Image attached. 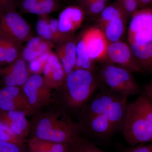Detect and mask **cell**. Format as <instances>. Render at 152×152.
<instances>
[{"instance_id":"6da1fadb","label":"cell","mask_w":152,"mask_h":152,"mask_svg":"<svg viewBox=\"0 0 152 152\" xmlns=\"http://www.w3.org/2000/svg\"><path fill=\"white\" fill-rule=\"evenodd\" d=\"M37 118L33 137L37 138L74 146L84 134L81 125L61 112L45 113Z\"/></svg>"},{"instance_id":"7a4b0ae2","label":"cell","mask_w":152,"mask_h":152,"mask_svg":"<svg viewBox=\"0 0 152 152\" xmlns=\"http://www.w3.org/2000/svg\"><path fill=\"white\" fill-rule=\"evenodd\" d=\"M122 132L132 146L152 142V101L142 93L128 103Z\"/></svg>"},{"instance_id":"3957f363","label":"cell","mask_w":152,"mask_h":152,"mask_svg":"<svg viewBox=\"0 0 152 152\" xmlns=\"http://www.w3.org/2000/svg\"><path fill=\"white\" fill-rule=\"evenodd\" d=\"M96 72L76 69L66 76L62 89V98L67 108L75 111L83 108L99 87Z\"/></svg>"},{"instance_id":"277c9868","label":"cell","mask_w":152,"mask_h":152,"mask_svg":"<svg viewBox=\"0 0 152 152\" xmlns=\"http://www.w3.org/2000/svg\"><path fill=\"white\" fill-rule=\"evenodd\" d=\"M124 122L121 111L113 104L107 109L81 120L79 123L83 127L84 134L95 139L104 140L122 132Z\"/></svg>"},{"instance_id":"5b68a950","label":"cell","mask_w":152,"mask_h":152,"mask_svg":"<svg viewBox=\"0 0 152 152\" xmlns=\"http://www.w3.org/2000/svg\"><path fill=\"white\" fill-rule=\"evenodd\" d=\"M99 87L126 96L140 94L141 90L132 72L120 66L105 63L97 74Z\"/></svg>"},{"instance_id":"8992f818","label":"cell","mask_w":152,"mask_h":152,"mask_svg":"<svg viewBox=\"0 0 152 152\" xmlns=\"http://www.w3.org/2000/svg\"><path fill=\"white\" fill-rule=\"evenodd\" d=\"M16 8L0 9V34L22 44L34 37L32 30Z\"/></svg>"},{"instance_id":"52a82bcc","label":"cell","mask_w":152,"mask_h":152,"mask_svg":"<svg viewBox=\"0 0 152 152\" xmlns=\"http://www.w3.org/2000/svg\"><path fill=\"white\" fill-rule=\"evenodd\" d=\"M21 88L24 96L33 111L55 102L51 89L47 86L42 76L32 74Z\"/></svg>"},{"instance_id":"ba28073f","label":"cell","mask_w":152,"mask_h":152,"mask_svg":"<svg viewBox=\"0 0 152 152\" xmlns=\"http://www.w3.org/2000/svg\"><path fill=\"white\" fill-rule=\"evenodd\" d=\"M129 44L152 42V9L137 10L132 15L128 29Z\"/></svg>"},{"instance_id":"9c48e42d","label":"cell","mask_w":152,"mask_h":152,"mask_svg":"<svg viewBox=\"0 0 152 152\" xmlns=\"http://www.w3.org/2000/svg\"><path fill=\"white\" fill-rule=\"evenodd\" d=\"M104 61L125 68L131 72L142 73L129 45L121 41L109 43Z\"/></svg>"},{"instance_id":"30bf717a","label":"cell","mask_w":152,"mask_h":152,"mask_svg":"<svg viewBox=\"0 0 152 152\" xmlns=\"http://www.w3.org/2000/svg\"><path fill=\"white\" fill-rule=\"evenodd\" d=\"M81 38L91 61H104L109 42L102 30L98 28H90L85 31Z\"/></svg>"},{"instance_id":"8fae6325","label":"cell","mask_w":152,"mask_h":152,"mask_svg":"<svg viewBox=\"0 0 152 152\" xmlns=\"http://www.w3.org/2000/svg\"><path fill=\"white\" fill-rule=\"evenodd\" d=\"M31 75L26 62L21 57L0 68V78L4 87H22Z\"/></svg>"},{"instance_id":"7c38bea8","label":"cell","mask_w":152,"mask_h":152,"mask_svg":"<svg viewBox=\"0 0 152 152\" xmlns=\"http://www.w3.org/2000/svg\"><path fill=\"white\" fill-rule=\"evenodd\" d=\"M43 73L44 81L50 89L58 90L61 88L65 78L66 74L58 57L52 51L49 52Z\"/></svg>"},{"instance_id":"4fadbf2b","label":"cell","mask_w":152,"mask_h":152,"mask_svg":"<svg viewBox=\"0 0 152 152\" xmlns=\"http://www.w3.org/2000/svg\"><path fill=\"white\" fill-rule=\"evenodd\" d=\"M84 18L83 10L77 6L66 8L59 15L58 25L60 31L66 36L71 34L81 26Z\"/></svg>"},{"instance_id":"5bb4252c","label":"cell","mask_w":152,"mask_h":152,"mask_svg":"<svg viewBox=\"0 0 152 152\" xmlns=\"http://www.w3.org/2000/svg\"><path fill=\"white\" fill-rule=\"evenodd\" d=\"M26 114L20 111L2 112L0 121L6 124L16 134L26 139L30 132V124Z\"/></svg>"},{"instance_id":"9a60e30c","label":"cell","mask_w":152,"mask_h":152,"mask_svg":"<svg viewBox=\"0 0 152 152\" xmlns=\"http://www.w3.org/2000/svg\"><path fill=\"white\" fill-rule=\"evenodd\" d=\"M64 68L66 76L75 69L76 58V43L69 38L57 45V54Z\"/></svg>"},{"instance_id":"2e32d148","label":"cell","mask_w":152,"mask_h":152,"mask_svg":"<svg viewBox=\"0 0 152 152\" xmlns=\"http://www.w3.org/2000/svg\"><path fill=\"white\" fill-rule=\"evenodd\" d=\"M129 45L142 73H152V42L129 44Z\"/></svg>"},{"instance_id":"e0dca14e","label":"cell","mask_w":152,"mask_h":152,"mask_svg":"<svg viewBox=\"0 0 152 152\" xmlns=\"http://www.w3.org/2000/svg\"><path fill=\"white\" fill-rule=\"evenodd\" d=\"M29 152H74V146L32 137L28 142Z\"/></svg>"},{"instance_id":"ac0fdd59","label":"cell","mask_w":152,"mask_h":152,"mask_svg":"<svg viewBox=\"0 0 152 152\" xmlns=\"http://www.w3.org/2000/svg\"><path fill=\"white\" fill-rule=\"evenodd\" d=\"M126 17L118 18L107 22L102 27L109 43L121 41L124 32Z\"/></svg>"},{"instance_id":"d6986e66","label":"cell","mask_w":152,"mask_h":152,"mask_svg":"<svg viewBox=\"0 0 152 152\" xmlns=\"http://www.w3.org/2000/svg\"><path fill=\"white\" fill-rule=\"evenodd\" d=\"M0 42L4 52L6 64L13 62L20 56L21 44L7 36L0 34Z\"/></svg>"},{"instance_id":"ffe728a7","label":"cell","mask_w":152,"mask_h":152,"mask_svg":"<svg viewBox=\"0 0 152 152\" xmlns=\"http://www.w3.org/2000/svg\"><path fill=\"white\" fill-rule=\"evenodd\" d=\"M76 56L77 58L75 69H79L96 72L94 62L90 59L86 44L81 37L76 43Z\"/></svg>"},{"instance_id":"44dd1931","label":"cell","mask_w":152,"mask_h":152,"mask_svg":"<svg viewBox=\"0 0 152 152\" xmlns=\"http://www.w3.org/2000/svg\"><path fill=\"white\" fill-rule=\"evenodd\" d=\"M54 47V44L43 39L37 46L33 48L25 47L21 53V57L26 62H30L35 59L41 55L51 51Z\"/></svg>"},{"instance_id":"7402d4cb","label":"cell","mask_w":152,"mask_h":152,"mask_svg":"<svg viewBox=\"0 0 152 152\" xmlns=\"http://www.w3.org/2000/svg\"><path fill=\"white\" fill-rule=\"evenodd\" d=\"M59 7L56 0H39L28 11L27 13L35 14L38 16L48 15L58 10Z\"/></svg>"},{"instance_id":"603a6c76","label":"cell","mask_w":152,"mask_h":152,"mask_svg":"<svg viewBox=\"0 0 152 152\" xmlns=\"http://www.w3.org/2000/svg\"><path fill=\"white\" fill-rule=\"evenodd\" d=\"M0 110L2 112L20 111L27 115L34 113L27 102L18 100H0Z\"/></svg>"},{"instance_id":"cb8c5ba5","label":"cell","mask_w":152,"mask_h":152,"mask_svg":"<svg viewBox=\"0 0 152 152\" xmlns=\"http://www.w3.org/2000/svg\"><path fill=\"white\" fill-rule=\"evenodd\" d=\"M100 15V24L102 26L106 23L117 18L126 17V15L121 6L118 5L105 7Z\"/></svg>"},{"instance_id":"d4e9b609","label":"cell","mask_w":152,"mask_h":152,"mask_svg":"<svg viewBox=\"0 0 152 152\" xmlns=\"http://www.w3.org/2000/svg\"><path fill=\"white\" fill-rule=\"evenodd\" d=\"M0 140L23 146L26 139L16 134L6 124L0 121Z\"/></svg>"},{"instance_id":"484cf974","label":"cell","mask_w":152,"mask_h":152,"mask_svg":"<svg viewBox=\"0 0 152 152\" xmlns=\"http://www.w3.org/2000/svg\"><path fill=\"white\" fill-rule=\"evenodd\" d=\"M11 100L27 102L22 91L21 87L5 86L0 89V100Z\"/></svg>"},{"instance_id":"4316f807","label":"cell","mask_w":152,"mask_h":152,"mask_svg":"<svg viewBox=\"0 0 152 152\" xmlns=\"http://www.w3.org/2000/svg\"><path fill=\"white\" fill-rule=\"evenodd\" d=\"M74 146V152H109L104 151L86 138L81 137Z\"/></svg>"},{"instance_id":"83f0119b","label":"cell","mask_w":152,"mask_h":152,"mask_svg":"<svg viewBox=\"0 0 152 152\" xmlns=\"http://www.w3.org/2000/svg\"><path fill=\"white\" fill-rule=\"evenodd\" d=\"M49 52L43 54L35 59L29 62V64L28 67L31 74L40 75L41 72L43 73L44 66L48 60Z\"/></svg>"},{"instance_id":"f1b7e54d","label":"cell","mask_w":152,"mask_h":152,"mask_svg":"<svg viewBox=\"0 0 152 152\" xmlns=\"http://www.w3.org/2000/svg\"><path fill=\"white\" fill-rule=\"evenodd\" d=\"M88 12L91 15L100 14L105 8V2L101 1L91 2L85 6Z\"/></svg>"},{"instance_id":"f546056e","label":"cell","mask_w":152,"mask_h":152,"mask_svg":"<svg viewBox=\"0 0 152 152\" xmlns=\"http://www.w3.org/2000/svg\"><path fill=\"white\" fill-rule=\"evenodd\" d=\"M0 152H26L23 146L0 140Z\"/></svg>"},{"instance_id":"4dcf8cb0","label":"cell","mask_w":152,"mask_h":152,"mask_svg":"<svg viewBox=\"0 0 152 152\" xmlns=\"http://www.w3.org/2000/svg\"><path fill=\"white\" fill-rule=\"evenodd\" d=\"M124 152H152V144H138L129 148Z\"/></svg>"},{"instance_id":"1f68e13d","label":"cell","mask_w":152,"mask_h":152,"mask_svg":"<svg viewBox=\"0 0 152 152\" xmlns=\"http://www.w3.org/2000/svg\"><path fill=\"white\" fill-rule=\"evenodd\" d=\"M39 0H22L20 9L23 13H27L28 11L36 4Z\"/></svg>"},{"instance_id":"d6a6232c","label":"cell","mask_w":152,"mask_h":152,"mask_svg":"<svg viewBox=\"0 0 152 152\" xmlns=\"http://www.w3.org/2000/svg\"><path fill=\"white\" fill-rule=\"evenodd\" d=\"M16 8V0H0V9Z\"/></svg>"},{"instance_id":"836d02e7","label":"cell","mask_w":152,"mask_h":152,"mask_svg":"<svg viewBox=\"0 0 152 152\" xmlns=\"http://www.w3.org/2000/svg\"><path fill=\"white\" fill-rule=\"evenodd\" d=\"M142 94L152 101V80L145 86Z\"/></svg>"},{"instance_id":"e575fe53","label":"cell","mask_w":152,"mask_h":152,"mask_svg":"<svg viewBox=\"0 0 152 152\" xmlns=\"http://www.w3.org/2000/svg\"><path fill=\"white\" fill-rule=\"evenodd\" d=\"M6 64L4 52L0 42V65Z\"/></svg>"},{"instance_id":"d590c367","label":"cell","mask_w":152,"mask_h":152,"mask_svg":"<svg viewBox=\"0 0 152 152\" xmlns=\"http://www.w3.org/2000/svg\"><path fill=\"white\" fill-rule=\"evenodd\" d=\"M108 0H83V4L85 6L91 2L96 1H101L106 2Z\"/></svg>"},{"instance_id":"8d00e7d4","label":"cell","mask_w":152,"mask_h":152,"mask_svg":"<svg viewBox=\"0 0 152 152\" xmlns=\"http://www.w3.org/2000/svg\"><path fill=\"white\" fill-rule=\"evenodd\" d=\"M138 1L142 5H147L151 2V0H138Z\"/></svg>"},{"instance_id":"74e56055","label":"cell","mask_w":152,"mask_h":152,"mask_svg":"<svg viewBox=\"0 0 152 152\" xmlns=\"http://www.w3.org/2000/svg\"><path fill=\"white\" fill-rule=\"evenodd\" d=\"M122 1V0H118L119 1Z\"/></svg>"},{"instance_id":"f35d334b","label":"cell","mask_w":152,"mask_h":152,"mask_svg":"<svg viewBox=\"0 0 152 152\" xmlns=\"http://www.w3.org/2000/svg\"><path fill=\"white\" fill-rule=\"evenodd\" d=\"M151 2H152V0H151Z\"/></svg>"}]
</instances>
